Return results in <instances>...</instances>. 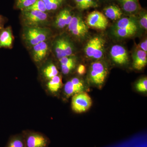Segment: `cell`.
<instances>
[{"mask_svg":"<svg viewBox=\"0 0 147 147\" xmlns=\"http://www.w3.org/2000/svg\"><path fill=\"white\" fill-rule=\"evenodd\" d=\"M51 35V32L44 27H24L22 38L27 47L32 48L43 41H47Z\"/></svg>","mask_w":147,"mask_h":147,"instance_id":"cell-1","label":"cell"},{"mask_svg":"<svg viewBox=\"0 0 147 147\" xmlns=\"http://www.w3.org/2000/svg\"><path fill=\"white\" fill-rule=\"evenodd\" d=\"M77 71L79 75H84L86 72V67L84 65H80L77 68Z\"/></svg>","mask_w":147,"mask_h":147,"instance_id":"cell-33","label":"cell"},{"mask_svg":"<svg viewBox=\"0 0 147 147\" xmlns=\"http://www.w3.org/2000/svg\"><path fill=\"white\" fill-rule=\"evenodd\" d=\"M26 147H49L50 140L45 134L33 130H24L21 132Z\"/></svg>","mask_w":147,"mask_h":147,"instance_id":"cell-3","label":"cell"},{"mask_svg":"<svg viewBox=\"0 0 147 147\" xmlns=\"http://www.w3.org/2000/svg\"><path fill=\"white\" fill-rule=\"evenodd\" d=\"M140 24L145 30L147 29V15L146 13L142 14L140 19Z\"/></svg>","mask_w":147,"mask_h":147,"instance_id":"cell-31","label":"cell"},{"mask_svg":"<svg viewBox=\"0 0 147 147\" xmlns=\"http://www.w3.org/2000/svg\"><path fill=\"white\" fill-rule=\"evenodd\" d=\"M37 0H16V7L18 9L24 10L32 5Z\"/></svg>","mask_w":147,"mask_h":147,"instance_id":"cell-28","label":"cell"},{"mask_svg":"<svg viewBox=\"0 0 147 147\" xmlns=\"http://www.w3.org/2000/svg\"><path fill=\"white\" fill-rule=\"evenodd\" d=\"M45 5L46 10H56L63 3L64 0H42Z\"/></svg>","mask_w":147,"mask_h":147,"instance_id":"cell-23","label":"cell"},{"mask_svg":"<svg viewBox=\"0 0 147 147\" xmlns=\"http://www.w3.org/2000/svg\"><path fill=\"white\" fill-rule=\"evenodd\" d=\"M32 56L36 63H42L47 57L49 52V45L47 41L40 42L32 47Z\"/></svg>","mask_w":147,"mask_h":147,"instance_id":"cell-8","label":"cell"},{"mask_svg":"<svg viewBox=\"0 0 147 147\" xmlns=\"http://www.w3.org/2000/svg\"><path fill=\"white\" fill-rule=\"evenodd\" d=\"M136 88L139 92L147 91V79L146 77L141 79L137 82L136 85Z\"/></svg>","mask_w":147,"mask_h":147,"instance_id":"cell-30","label":"cell"},{"mask_svg":"<svg viewBox=\"0 0 147 147\" xmlns=\"http://www.w3.org/2000/svg\"><path fill=\"white\" fill-rule=\"evenodd\" d=\"M69 31L74 36L84 37L88 33V28L87 24L79 16H74L68 25Z\"/></svg>","mask_w":147,"mask_h":147,"instance_id":"cell-7","label":"cell"},{"mask_svg":"<svg viewBox=\"0 0 147 147\" xmlns=\"http://www.w3.org/2000/svg\"><path fill=\"white\" fill-rule=\"evenodd\" d=\"M63 45L66 57H70L73 53V47L71 42L68 39L63 38Z\"/></svg>","mask_w":147,"mask_h":147,"instance_id":"cell-29","label":"cell"},{"mask_svg":"<svg viewBox=\"0 0 147 147\" xmlns=\"http://www.w3.org/2000/svg\"><path fill=\"white\" fill-rule=\"evenodd\" d=\"M86 24L88 26L92 28L104 30L108 26V21L104 14L98 11H94L88 15Z\"/></svg>","mask_w":147,"mask_h":147,"instance_id":"cell-6","label":"cell"},{"mask_svg":"<svg viewBox=\"0 0 147 147\" xmlns=\"http://www.w3.org/2000/svg\"><path fill=\"white\" fill-rule=\"evenodd\" d=\"M63 86L62 78L61 76L58 74L47 82L46 92L51 94H56L62 88Z\"/></svg>","mask_w":147,"mask_h":147,"instance_id":"cell-12","label":"cell"},{"mask_svg":"<svg viewBox=\"0 0 147 147\" xmlns=\"http://www.w3.org/2000/svg\"><path fill=\"white\" fill-rule=\"evenodd\" d=\"M55 24L59 28H63L66 26L65 9L61 11L58 14L55 20Z\"/></svg>","mask_w":147,"mask_h":147,"instance_id":"cell-25","label":"cell"},{"mask_svg":"<svg viewBox=\"0 0 147 147\" xmlns=\"http://www.w3.org/2000/svg\"><path fill=\"white\" fill-rule=\"evenodd\" d=\"M116 28L130 29L137 31V27L135 21L129 18H123L119 20L116 25Z\"/></svg>","mask_w":147,"mask_h":147,"instance_id":"cell-19","label":"cell"},{"mask_svg":"<svg viewBox=\"0 0 147 147\" xmlns=\"http://www.w3.org/2000/svg\"><path fill=\"white\" fill-rule=\"evenodd\" d=\"M123 9L127 13H132L140 10L139 0H118Z\"/></svg>","mask_w":147,"mask_h":147,"instance_id":"cell-15","label":"cell"},{"mask_svg":"<svg viewBox=\"0 0 147 147\" xmlns=\"http://www.w3.org/2000/svg\"><path fill=\"white\" fill-rule=\"evenodd\" d=\"M5 23V19L4 17L0 15V28H3L4 25Z\"/></svg>","mask_w":147,"mask_h":147,"instance_id":"cell-35","label":"cell"},{"mask_svg":"<svg viewBox=\"0 0 147 147\" xmlns=\"http://www.w3.org/2000/svg\"><path fill=\"white\" fill-rule=\"evenodd\" d=\"M74 1L77 7L82 10L98 6L97 4L93 0H74Z\"/></svg>","mask_w":147,"mask_h":147,"instance_id":"cell-21","label":"cell"},{"mask_svg":"<svg viewBox=\"0 0 147 147\" xmlns=\"http://www.w3.org/2000/svg\"><path fill=\"white\" fill-rule=\"evenodd\" d=\"M59 60L61 65L62 72L64 74H68L76 66V59L72 57H64Z\"/></svg>","mask_w":147,"mask_h":147,"instance_id":"cell-14","label":"cell"},{"mask_svg":"<svg viewBox=\"0 0 147 147\" xmlns=\"http://www.w3.org/2000/svg\"><path fill=\"white\" fill-rule=\"evenodd\" d=\"M84 83L77 78H74L66 82L64 86V93L66 97L69 98L83 91Z\"/></svg>","mask_w":147,"mask_h":147,"instance_id":"cell-9","label":"cell"},{"mask_svg":"<svg viewBox=\"0 0 147 147\" xmlns=\"http://www.w3.org/2000/svg\"><path fill=\"white\" fill-rule=\"evenodd\" d=\"M42 78L46 82L59 74V71L54 64L50 63L42 67L41 71Z\"/></svg>","mask_w":147,"mask_h":147,"instance_id":"cell-16","label":"cell"},{"mask_svg":"<svg viewBox=\"0 0 147 147\" xmlns=\"http://www.w3.org/2000/svg\"><path fill=\"white\" fill-rule=\"evenodd\" d=\"M14 37L11 27L0 28V48L11 49L13 46Z\"/></svg>","mask_w":147,"mask_h":147,"instance_id":"cell-11","label":"cell"},{"mask_svg":"<svg viewBox=\"0 0 147 147\" xmlns=\"http://www.w3.org/2000/svg\"><path fill=\"white\" fill-rule=\"evenodd\" d=\"M65 10L66 24V26H68L71 22L73 16L71 15L70 11L67 9H65Z\"/></svg>","mask_w":147,"mask_h":147,"instance_id":"cell-32","label":"cell"},{"mask_svg":"<svg viewBox=\"0 0 147 147\" xmlns=\"http://www.w3.org/2000/svg\"><path fill=\"white\" fill-rule=\"evenodd\" d=\"M5 147H26L22 133L10 136Z\"/></svg>","mask_w":147,"mask_h":147,"instance_id":"cell-18","label":"cell"},{"mask_svg":"<svg viewBox=\"0 0 147 147\" xmlns=\"http://www.w3.org/2000/svg\"><path fill=\"white\" fill-rule=\"evenodd\" d=\"M108 74L107 68L100 62L92 64L90 71V79L92 84L100 86H102Z\"/></svg>","mask_w":147,"mask_h":147,"instance_id":"cell-5","label":"cell"},{"mask_svg":"<svg viewBox=\"0 0 147 147\" xmlns=\"http://www.w3.org/2000/svg\"><path fill=\"white\" fill-rule=\"evenodd\" d=\"M36 10L45 12L46 11L45 5L42 0H37L34 3L28 8L22 11Z\"/></svg>","mask_w":147,"mask_h":147,"instance_id":"cell-26","label":"cell"},{"mask_svg":"<svg viewBox=\"0 0 147 147\" xmlns=\"http://www.w3.org/2000/svg\"><path fill=\"white\" fill-rule=\"evenodd\" d=\"M147 63V52L141 50H137L133 56V67L137 70H141Z\"/></svg>","mask_w":147,"mask_h":147,"instance_id":"cell-13","label":"cell"},{"mask_svg":"<svg viewBox=\"0 0 147 147\" xmlns=\"http://www.w3.org/2000/svg\"><path fill=\"white\" fill-rule=\"evenodd\" d=\"M104 11L106 17L112 20L120 19L122 15L121 10L117 6H109L104 9Z\"/></svg>","mask_w":147,"mask_h":147,"instance_id":"cell-17","label":"cell"},{"mask_svg":"<svg viewBox=\"0 0 147 147\" xmlns=\"http://www.w3.org/2000/svg\"><path fill=\"white\" fill-rule=\"evenodd\" d=\"M101 38L100 37H95L90 40L87 43L86 46L85 47V51L88 57L92 58L94 53Z\"/></svg>","mask_w":147,"mask_h":147,"instance_id":"cell-20","label":"cell"},{"mask_svg":"<svg viewBox=\"0 0 147 147\" xmlns=\"http://www.w3.org/2000/svg\"><path fill=\"white\" fill-rule=\"evenodd\" d=\"M137 31L130 29L116 28L114 30V34L116 36L121 38L129 37L133 36Z\"/></svg>","mask_w":147,"mask_h":147,"instance_id":"cell-22","label":"cell"},{"mask_svg":"<svg viewBox=\"0 0 147 147\" xmlns=\"http://www.w3.org/2000/svg\"><path fill=\"white\" fill-rule=\"evenodd\" d=\"M110 55L113 61L116 63L124 65L128 62V54L125 49L120 45H114L110 50Z\"/></svg>","mask_w":147,"mask_h":147,"instance_id":"cell-10","label":"cell"},{"mask_svg":"<svg viewBox=\"0 0 147 147\" xmlns=\"http://www.w3.org/2000/svg\"><path fill=\"white\" fill-rule=\"evenodd\" d=\"M22 11L21 21L24 27H43L48 21V16L46 12L36 10Z\"/></svg>","mask_w":147,"mask_h":147,"instance_id":"cell-2","label":"cell"},{"mask_svg":"<svg viewBox=\"0 0 147 147\" xmlns=\"http://www.w3.org/2000/svg\"><path fill=\"white\" fill-rule=\"evenodd\" d=\"M104 45L105 41L101 38L94 53L92 58L95 59H99L102 57L104 51Z\"/></svg>","mask_w":147,"mask_h":147,"instance_id":"cell-27","label":"cell"},{"mask_svg":"<svg viewBox=\"0 0 147 147\" xmlns=\"http://www.w3.org/2000/svg\"><path fill=\"white\" fill-rule=\"evenodd\" d=\"M140 47L141 50H143L145 52H147V39L145 40L144 41L141 43L140 45Z\"/></svg>","mask_w":147,"mask_h":147,"instance_id":"cell-34","label":"cell"},{"mask_svg":"<svg viewBox=\"0 0 147 147\" xmlns=\"http://www.w3.org/2000/svg\"><path fill=\"white\" fill-rule=\"evenodd\" d=\"M92 105V100L89 94L82 92L72 96L71 107L75 113H80L86 112L90 109Z\"/></svg>","mask_w":147,"mask_h":147,"instance_id":"cell-4","label":"cell"},{"mask_svg":"<svg viewBox=\"0 0 147 147\" xmlns=\"http://www.w3.org/2000/svg\"><path fill=\"white\" fill-rule=\"evenodd\" d=\"M55 51L56 56L59 59L66 57L64 52L63 38H59L56 40L55 44Z\"/></svg>","mask_w":147,"mask_h":147,"instance_id":"cell-24","label":"cell"}]
</instances>
